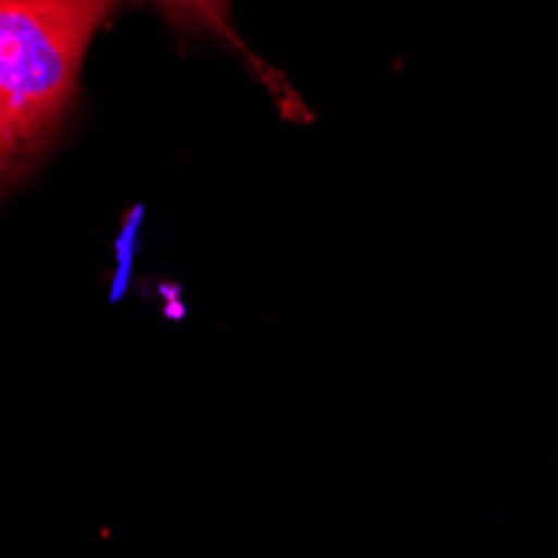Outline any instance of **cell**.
<instances>
[{"instance_id":"cell-1","label":"cell","mask_w":558,"mask_h":558,"mask_svg":"<svg viewBox=\"0 0 558 558\" xmlns=\"http://www.w3.org/2000/svg\"><path fill=\"white\" fill-rule=\"evenodd\" d=\"M118 8L121 0H0V197L74 118L87 50Z\"/></svg>"},{"instance_id":"cell-2","label":"cell","mask_w":558,"mask_h":558,"mask_svg":"<svg viewBox=\"0 0 558 558\" xmlns=\"http://www.w3.org/2000/svg\"><path fill=\"white\" fill-rule=\"evenodd\" d=\"M144 4L155 8L184 40H205L208 37V40L228 44L258 68V61L241 47V37L231 27L228 0H144Z\"/></svg>"}]
</instances>
